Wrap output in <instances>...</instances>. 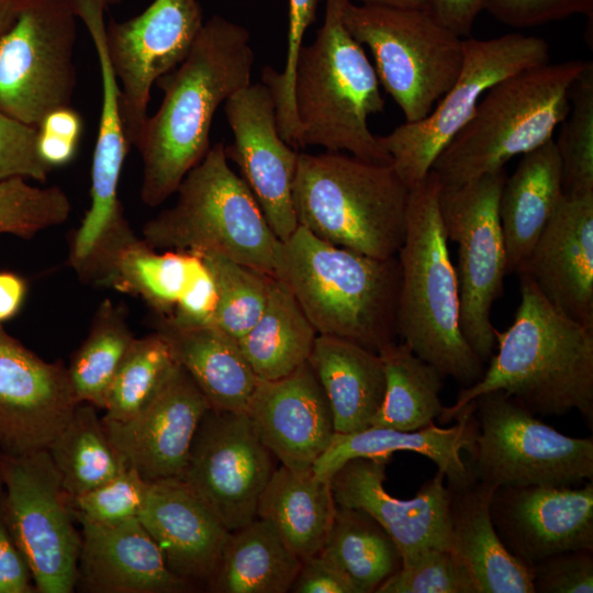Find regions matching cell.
<instances>
[{"label":"cell","mask_w":593,"mask_h":593,"mask_svg":"<svg viewBox=\"0 0 593 593\" xmlns=\"http://www.w3.org/2000/svg\"><path fill=\"white\" fill-rule=\"evenodd\" d=\"M290 592L358 593L349 579L337 567L320 555L302 560Z\"/></svg>","instance_id":"cell-51"},{"label":"cell","mask_w":593,"mask_h":593,"mask_svg":"<svg viewBox=\"0 0 593 593\" xmlns=\"http://www.w3.org/2000/svg\"><path fill=\"white\" fill-rule=\"evenodd\" d=\"M79 403L64 363L45 361L0 324V452L47 450Z\"/></svg>","instance_id":"cell-18"},{"label":"cell","mask_w":593,"mask_h":593,"mask_svg":"<svg viewBox=\"0 0 593 593\" xmlns=\"http://www.w3.org/2000/svg\"><path fill=\"white\" fill-rule=\"evenodd\" d=\"M343 21L351 36L370 49L380 86L407 123L426 118L459 75L463 38L428 10L347 0Z\"/></svg>","instance_id":"cell-9"},{"label":"cell","mask_w":593,"mask_h":593,"mask_svg":"<svg viewBox=\"0 0 593 593\" xmlns=\"http://www.w3.org/2000/svg\"><path fill=\"white\" fill-rule=\"evenodd\" d=\"M110 1V4H113V3H116L118 0H109Z\"/></svg>","instance_id":"cell-58"},{"label":"cell","mask_w":593,"mask_h":593,"mask_svg":"<svg viewBox=\"0 0 593 593\" xmlns=\"http://www.w3.org/2000/svg\"><path fill=\"white\" fill-rule=\"evenodd\" d=\"M249 41L244 26L213 15L186 58L155 82L164 97L135 145L143 163L144 204L164 203L209 152L219 107L251 83L255 54Z\"/></svg>","instance_id":"cell-1"},{"label":"cell","mask_w":593,"mask_h":593,"mask_svg":"<svg viewBox=\"0 0 593 593\" xmlns=\"http://www.w3.org/2000/svg\"><path fill=\"white\" fill-rule=\"evenodd\" d=\"M96 409L80 402L47 448L69 496L82 494L128 468L110 441Z\"/></svg>","instance_id":"cell-37"},{"label":"cell","mask_w":593,"mask_h":593,"mask_svg":"<svg viewBox=\"0 0 593 593\" xmlns=\"http://www.w3.org/2000/svg\"><path fill=\"white\" fill-rule=\"evenodd\" d=\"M545 38L522 33L463 40L459 75L433 111L423 120L404 122L378 136L391 157V166L409 189L430 171L441 150L473 115L481 98L493 85L522 70L549 63Z\"/></svg>","instance_id":"cell-11"},{"label":"cell","mask_w":593,"mask_h":593,"mask_svg":"<svg viewBox=\"0 0 593 593\" xmlns=\"http://www.w3.org/2000/svg\"><path fill=\"white\" fill-rule=\"evenodd\" d=\"M301 562L271 524L257 517L231 533L206 586L214 593L290 592Z\"/></svg>","instance_id":"cell-33"},{"label":"cell","mask_w":593,"mask_h":593,"mask_svg":"<svg viewBox=\"0 0 593 593\" xmlns=\"http://www.w3.org/2000/svg\"><path fill=\"white\" fill-rule=\"evenodd\" d=\"M26 293L24 280L15 273L0 271V324L21 309Z\"/></svg>","instance_id":"cell-55"},{"label":"cell","mask_w":593,"mask_h":593,"mask_svg":"<svg viewBox=\"0 0 593 593\" xmlns=\"http://www.w3.org/2000/svg\"><path fill=\"white\" fill-rule=\"evenodd\" d=\"M458 423L447 427L433 424L416 430L368 427L349 434L335 433L312 471L328 480L348 460L354 458H389L395 451H413L430 459L441 471L451 489L463 488L474 481L461 452L470 455L475 445L478 423L473 401L455 416Z\"/></svg>","instance_id":"cell-26"},{"label":"cell","mask_w":593,"mask_h":593,"mask_svg":"<svg viewBox=\"0 0 593 593\" xmlns=\"http://www.w3.org/2000/svg\"><path fill=\"white\" fill-rule=\"evenodd\" d=\"M276 277L318 335L380 353L398 336L400 265L335 246L302 226L281 242Z\"/></svg>","instance_id":"cell-3"},{"label":"cell","mask_w":593,"mask_h":593,"mask_svg":"<svg viewBox=\"0 0 593 593\" xmlns=\"http://www.w3.org/2000/svg\"><path fill=\"white\" fill-rule=\"evenodd\" d=\"M37 126L0 110V180L13 177L46 181L52 168L37 150Z\"/></svg>","instance_id":"cell-46"},{"label":"cell","mask_w":593,"mask_h":593,"mask_svg":"<svg viewBox=\"0 0 593 593\" xmlns=\"http://www.w3.org/2000/svg\"><path fill=\"white\" fill-rule=\"evenodd\" d=\"M210 405L179 365L148 405L126 422L102 417L105 433L127 462L147 482L180 479L197 428Z\"/></svg>","instance_id":"cell-21"},{"label":"cell","mask_w":593,"mask_h":593,"mask_svg":"<svg viewBox=\"0 0 593 593\" xmlns=\"http://www.w3.org/2000/svg\"><path fill=\"white\" fill-rule=\"evenodd\" d=\"M497 486L474 479L451 489L450 551L470 577L475 593H535L532 569L504 546L491 518Z\"/></svg>","instance_id":"cell-27"},{"label":"cell","mask_w":593,"mask_h":593,"mask_svg":"<svg viewBox=\"0 0 593 593\" xmlns=\"http://www.w3.org/2000/svg\"><path fill=\"white\" fill-rule=\"evenodd\" d=\"M201 262L190 251L159 253L133 234L104 258L90 282L138 296L158 317H168Z\"/></svg>","instance_id":"cell-32"},{"label":"cell","mask_w":593,"mask_h":593,"mask_svg":"<svg viewBox=\"0 0 593 593\" xmlns=\"http://www.w3.org/2000/svg\"><path fill=\"white\" fill-rule=\"evenodd\" d=\"M317 335L288 286L272 277L260 317L238 344L257 378L271 381L307 362Z\"/></svg>","instance_id":"cell-34"},{"label":"cell","mask_w":593,"mask_h":593,"mask_svg":"<svg viewBox=\"0 0 593 593\" xmlns=\"http://www.w3.org/2000/svg\"><path fill=\"white\" fill-rule=\"evenodd\" d=\"M246 414L280 465L298 472L312 470L336 433L327 398L309 361L281 379L259 380Z\"/></svg>","instance_id":"cell-22"},{"label":"cell","mask_w":593,"mask_h":593,"mask_svg":"<svg viewBox=\"0 0 593 593\" xmlns=\"http://www.w3.org/2000/svg\"><path fill=\"white\" fill-rule=\"evenodd\" d=\"M389 458H354L329 479L336 505L359 508L377 521L395 542L402 564L422 552L450 550L451 490L441 471L410 500L392 496L384 488Z\"/></svg>","instance_id":"cell-19"},{"label":"cell","mask_w":593,"mask_h":593,"mask_svg":"<svg viewBox=\"0 0 593 593\" xmlns=\"http://www.w3.org/2000/svg\"><path fill=\"white\" fill-rule=\"evenodd\" d=\"M586 60L544 64L493 85L430 171L451 188L501 170L549 139L570 110L569 92Z\"/></svg>","instance_id":"cell-7"},{"label":"cell","mask_w":593,"mask_h":593,"mask_svg":"<svg viewBox=\"0 0 593 593\" xmlns=\"http://www.w3.org/2000/svg\"><path fill=\"white\" fill-rule=\"evenodd\" d=\"M570 110L555 141L564 195L593 193V63L573 81Z\"/></svg>","instance_id":"cell-41"},{"label":"cell","mask_w":593,"mask_h":593,"mask_svg":"<svg viewBox=\"0 0 593 593\" xmlns=\"http://www.w3.org/2000/svg\"><path fill=\"white\" fill-rule=\"evenodd\" d=\"M77 18L63 0H24L0 37V110L38 126L68 107L77 82Z\"/></svg>","instance_id":"cell-14"},{"label":"cell","mask_w":593,"mask_h":593,"mask_svg":"<svg viewBox=\"0 0 593 593\" xmlns=\"http://www.w3.org/2000/svg\"><path fill=\"white\" fill-rule=\"evenodd\" d=\"M505 169L451 188L440 186L439 210L448 239L458 246L460 328L483 363L495 347L491 310L502 295L506 250L499 216Z\"/></svg>","instance_id":"cell-12"},{"label":"cell","mask_w":593,"mask_h":593,"mask_svg":"<svg viewBox=\"0 0 593 593\" xmlns=\"http://www.w3.org/2000/svg\"><path fill=\"white\" fill-rule=\"evenodd\" d=\"M379 354L385 390L370 426L416 430L440 419L446 410L440 400L445 377L403 342H394Z\"/></svg>","instance_id":"cell-35"},{"label":"cell","mask_w":593,"mask_h":593,"mask_svg":"<svg viewBox=\"0 0 593 593\" xmlns=\"http://www.w3.org/2000/svg\"><path fill=\"white\" fill-rule=\"evenodd\" d=\"M409 194L391 164L339 152L299 153L293 184L298 224L335 246L376 258L396 256Z\"/></svg>","instance_id":"cell-6"},{"label":"cell","mask_w":593,"mask_h":593,"mask_svg":"<svg viewBox=\"0 0 593 593\" xmlns=\"http://www.w3.org/2000/svg\"><path fill=\"white\" fill-rule=\"evenodd\" d=\"M176 193L171 208L143 225L149 246L217 254L276 277L281 242L247 183L228 165L223 143L210 147Z\"/></svg>","instance_id":"cell-8"},{"label":"cell","mask_w":593,"mask_h":593,"mask_svg":"<svg viewBox=\"0 0 593 593\" xmlns=\"http://www.w3.org/2000/svg\"><path fill=\"white\" fill-rule=\"evenodd\" d=\"M2 490V481H1V473H0V491Z\"/></svg>","instance_id":"cell-59"},{"label":"cell","mask_w":593,"mask_h":593,"mask_svg":"<svg viewBox=\"0 0 593 593\" xmlns=\"http://www.w3.org/2000/svg\"><path fill=\"white\" fill-rule=\"evenodd\" d=\"M493 525L504 546L522 562L567 550H593V483L497 486L491 499Z\"/></svg>","instance_id":"cell-20"},{"label":"cell","mask_w":593,"mask_h":593,"mask_svg":"<svg viewBox=\"0 0 593 593\" xmlns=\"http://www.w3.org/2000/svg\"><path fill=\"white\" fill-rule=\"evenodd\" d=\"M215 307V286L202 260L170 316L158 321L181 329L213 326Z\"/></svg>","instance_id":"cell-49"},{"label":"cell","mask_w":593,"mask_h":593,"mask_svg":"<svg viewBox=\"0 0 593 593\" xmlns=\"http://www.w3.org/2000/svg\"><path fill=\"white\" fill-rule=\"evenodd\" d=\"M309 363L327 398L335 432L370 427L385 390L380 354L347 339L317 335Z\"/></svg>","instance_id":"cell-29"},{"label":"cell","mask_w":593,"mask_h":593,"mask_svg":"<svg viewBox=\"0 0 593 593\" xmlns=\"http://www.w3.org/2000/svg\"><path fill=\"white\" fill-rule=\"evenodd\" d=\"M320 0H289L288 47L284 68L280 71L270 66L262 70V83L270 90L276 111L281 118H292L295 113L293 78L303 37L316 19Z\"/></svg>","instance_id":"cell-45"},{"label":"cell","mask_w":593,"mask_h":593,"mask_svg":"<svg viewBox=\"0 0 593 593\" xmlns=\"http://www.w3.org/2000/svg\"><path fill=\"white\" fill-rule=\"evenodd\" d=\"M478 434L467 465L494 486H572L593 479V439L563 435L503 391L473 400Z\"/></svg>","instance_id":"cell-10"},{"label":"cell","mask_w":593,"mask_h":593,"mask_svg":"<svg viewBox=\"0 0 593 593\" xmlns=\"http://www.w3.org/2000/svg\"><path fill=\"white\" fill-rule=\"evenodd\" d=\"M81 547L76 589L85 593H182L193 588L175 575L138 518L114 525L78 522Z\"/></svg>","instance_id":"cell-25"},{"label":"cell","mask_w":593,"mask_h":593,"mask_svg":"<svg viewBox=\"0 0 593 593\" xmlns=\"http://www.w3.org/2000/svg\"><path fill=\"white\" fill-rule=\"evenodd\" d=\"M564 199L555 139L523 155L499 200L506 272L516 273Z\"/></svg>","instance_id":"cell-28"},{"label":"cell","mask_w":593,"mask_h":593,"mask_svg":"<svg viewBox=\"0 0 593 593\" xmlns=\"http://www.w3.org/2000/svg\"><path fill=\"white\" fill-rule=\"evenodd\" d=\"M358 4L389 5L400 8H415L427 10V0H349Z\"/></svg>","instance_id":"cell-57"},{"label":"cell","mask_w":593,"mask_h":593,"mask_svg":"<svg viewBox=\"0 0 593 593\" xmlns=\"http://www.w3.org/2000/svg\"><path fill=\"white\" fill-rule=\"evenodd\" d=\"M2 511L31 569L36 593L76 589L81 534L47 450L0 452Z\"/></svg>","instance_id":"cell-13"},{"label":"cell","mask_w":593,"mask_h":593,"mask_svg":"<svg viewBox=\"0 0 593 593\" xmlns=\"http://www.w3.org/2000/svg\"><path fill=\"white\" fill-rule=\"evenodd\" d=\"M201 256L216 291L213 326L240 339L260 317L272 276L217 254Z\"/></svg>","instance_id":"cell-40"},{"label":"cell","mask_w":593,"mask_h":593,"mask_svg":"<svg viewBox=\"0 0 593 593\" xmlns=\"http://www.w3.org/2000/svg\"><path fill=\"white\" fill-rule=\"evenodd\" d=\"M318 555L337 567L358 593L376 592L402 566L395 542L377 521L362 510L338 505Z\"/></svg>","instance_id":"cell-36"},{"label":"cell","mask_w":593,"mask_h":593,"mask_svg":"<svg viewBox=\"0 0 593 593\" xmlns=\"http://www.w3.org/2000/svg\"><path fill=\"white\" fill-rule=\"evenodd\" d=\"M517 275L557 309L593 328V193L564 195Z\"/></svg>","instance_id":"cell-23"},{"label":"cell","mask_w":593,"mask_h":593,"mask_svg":"<svg viewBox=\"0 0 593 593\" xmlns=\"http://www.w3.org/2000/svg\"><path fill=\"white\" fill-rule=\"evenodd\" d=\"M37 128L79 143L82 120L79 113L69 105L61 107L46 114Z\"/></svg>","instance_id":"cell-53"},{"label":"cell","mask_w":593,"mask_h":593,"mask_svg":"<svg viewBox=\"0 0 593 593\" xmlns=\"http://www.w3.org/2000/svg\"><path fill=\"white\" fill-rule=\"evenodd\" d=\"M135 338L125 309L104 300L94 313L88 336L67 367L79 402L104 409L111 383Z\"/></svg>","instance_id":"cell-38"},{"label":"cell","mask_w":593,"mask_h":593,"mask_svg":"<svg viewBox=\"0 0 593 593\" xmlns=\"http://www.w3.org/2000/svg\"><path fill=\"white\" fill-rule=\"evenodd\" d=\"M275 459L246 412L210 409L197 428L180 480L234 532L257 518Z\"/></svg>","instance_id":"cell-15"},{"label":"cell","mask_w":593,"mask_h":593,"mask_svg":"<svg viewBox=\"0 0 593 593\" xmlns=\"http://www.w3.org/2000/svg\"><path fill=\"white\" fill-rule=\"evenodd\" d=\"M376 593H475V590L452 552L434 548L402 564Z\"/></svg>","instance_id":"cell-44"},{"label":"cell","mask_w":593,"mask_h":593,"mask_svg":"<svg viewBox=\"0 0 593 593\" xmlns=\"http://www.w3.org/2000/svg\"><path fill=\"white\" fill-rule=\"evenodd\" d=\"M519 276L521 302L512 325L494 328L497 353L441 422L475 398L493 391L513 396L534 414L562 416L577 410L593 422V328L557 309L526 275Z\"/></svg>","instance_id":"cell-2"},{"label":"cell","mask_w":593,"mask_h":593,"mask_svg":"<svg viewBox=\"0 0 593 593\" xmlns=\"http://www.w3.org/2000/svg\"><path fill=\"white\" fill-rule=\"evenodd\" d=\"M485 10L505 25L525 29L575 14L592 18L593 0H489Z\"/></svg>","instance_id":"cell-48"},{"label":"cell","mask_w":593,"mask_h":593,"mask_svg":"<svg viewBox=\"0 0 593 593\" xmlns=\"http://www.w3.org/2000/svg\"><path fill=\"white\" fill-rule=\"evenodd\" d=\"M177 365L169 342L159 332L135 338L111 383L102 418L122 423L135 417Z\"/></svg>","instance_id":"cell-39"},{"label":"cell","mask_w":593,"mask_h":593,"mask_svg":"<svg viewBox=\"0 0 593 593\" xmlns=\"http://www.w3.org/2000/svg\"><path fill=\"white\" fill-rule=\"evenodd\" d=\"M203 24L198 0H154L141 14L107 25V51L119 81L120 112L131 146L136 145L148 118L152 86L186 58Z\"/></svg>","instance_id":"cell-16"},{"label":"cell","mask_w":593,"mask_h":593,"mask_svg":"<svg viewBox=\"0 0 593 593\" xmlns=\"http://www.w3.org/2000/svg\"><path fill=\"white\" fill-rule=\"evenodd\" d=\"M536 593H592L593 550H567L530 567Z\"/></svg>","instance_id":"cell-47"},{"label":"cell","mask_w":593,"mask_h":593,"mask_svg":"<svg viewBox=\"0 0 593 593\" xmlns=\"http://www.w3.org/2000/svg\"><path fill=\"white\" fill-rule=\"evenodd\" d=\"M336 503L328 480L312 470L277 467L258 503L257 517L267 521L301 559L318 555L331 530Z\"/></svg>","instance_id":"cell-31"},{"label":"cell","mask_w":593,"mask_h":593,"mask_svg":"<svg viewBox=\"0 0 593 593\" xmlns=\"http://www.w3.org/2000/svg\"><path fill=\"white\" fill-rule=\"evenodd\" d=\"M24 0H0V37L13 24Z\"/></svg>","instance_id":"cell-56"},{"label":"cell","mask_w":593,"mask_h":593,"mask_svg":"<svg viewBox=\"0 0 593 593\" xmlns=\"http://www.w3.org/2000/svg\"><path fill=\"white\" fill-rule=\"evenodd\" d=\"M149 484L134 468L128 467L82 494L68 495V503L77 522L114 525L138 518Z\"/></svg>","instance_id":"cell-43"},{"label":"cell","mask_w":593,"mask_h":593,"mask_svg":"<svg viewBox=\"0 0 593 593\" xmlns=\"http://www.w3.org/2000/svg\"><path fill=\"white\" fill-rule=\"evenodd\" d=\"M156 331L167 338L210 409L246 412L259 379L237 339L214 326L181 329L158 321Z\"/></svg>","instance_id":"cell-30"},{"label":"cell","mask_w":593,"mask_h":593,"mask_svg":"<svg viewBox=\"0 0 593 593\" xmlns=\"http://www.w3.org/2000/svg\"><path fill=\"white\" fill-rule=\"evenodd\" d=\"M224 112L233 133L225 156L236 163L271 231L284 242L299 226L293 204L299 152L279 133L271 92L262 82L250 83L224 102Z\"/></svg>","instance_id":"cell-17"},{"label":"cell","mask_w":593,"mask_h":593,"mask_svg":"<svg viewBox=\"0 0 593 593\" xmlns=\"http://www.w3.org/2000/svg\"><path fill=\"white\" fill-rule=\"evenodd\" d=\"M433 171L410 189L406 227L398 251V335L421 359L465 387L483 373V362L460 328V293Z\"/></svg>","instance_id":"cell-4"},{"label":"cell","mask_w":593,"mask_h":593,"mask_svg":"<svg viewBox=\"0 0 593 593\" xmlns=\"http://www.w3.org/2000/svg\"><path fill=\"white\" fill-rule=\"evenodd\" d=\"M346 1L326 0L323 25L298 56L293 98L300 147L391 164L368 125L369 116L383 111L384 100L373 65L344 24Z\"/></svg>","instance_id":"cell-5"},{"label":"cell","mask_w":593,"mask_h":593,"mask_svg":"<svg viewBox=\"0 0 593 593\" xmlns=\"http://www.w3.org/2000/svg\"><path fill=\"white\" fill-rule=\"evenodd\" d=\"M0 491V593H36L29 563L4 518Z\"/></svg>","instance_id":"cell-50"},{"label":"cell","mask_w":593,"mask_h":593,"mask_svg":"<svg viewBox=\"0 0 593 593\" xmlns=\"http://www.w3.org/2000/svg\"><path fill=\"white\" fill-rule=\"evenodd\" d=\"M70 210V201L58 186L41 188L22 177L0 180V234L31 238L66 222Z\"/></svg>","instance_id":"cell-42"},{"label":"cell","mask_w":593,"mask_h":593,"mask_svg":"<svg viewBox=\"0 0 593 593\" xmlns=\"http://www.w3.org/2000/svg\"><path fill=\"white\" fill-rule=\"evenodd\" d=\"M77 147L78 142L38 130L37 150L42 160L52 169L70 163Z\"/></svg>","instance_id":"cell-54"},{"label":"cell","mask_w":593,"mask_h":593,"mask_svg":"<svg viewBox=\"0 0 593 593\" xmlns=\"http://www.w3.org/2000/svg\"><path fill=\"white\" fill-rule=\"evenodd\" d=\"M488 2L489 0H427V10L458 36L468 37Z\"/></svg>","instance_id":"cell-52"},{"label":"cell","mask_w":593,"mask_h":593,"mask_svg":"<svg viewBox=\"0 0 593 593\" xmlns=\"http://www.w3.org/2000/svg\"><path fill=\"white\" fill-rule=\"evenodd\" d=\"M138 519L175 575L208 585L232 532L182 480L150 482Z\"/></svg>","instance_id":"cell-24"}]
</instances>
